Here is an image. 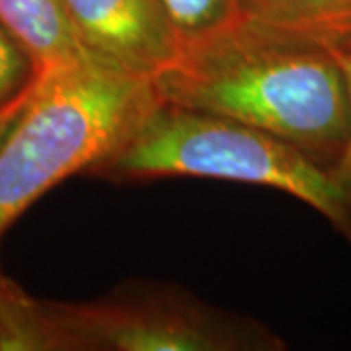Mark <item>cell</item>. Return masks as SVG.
<instances>
[{
    "mask_svg": "<svg viewBox=\"0 0 351 351\" xmlns=\"http://www.w3.org/2000/svg\"><path fill=\"white\" fill-rule=\"evenodd\" d=\"M156 101L151 80L94 61L41 73L0 141V234L64 178L88 174Z\"/></svg>",
    "mask_w": 351,
    "mask_h": 351,
    "instance_id": "obj_4",
    "label": "cell"
},
{
    "mask_svg": "<svg viewBox=\"0 0 351 351\" xmlns=\"http://www.w3.org/2000/svg\"><path fill=\"white\" fill-rule=\"evenodd\" d=\"M151 84L158 100L256 127L328 172L348 147L343 66L324 51L246 18L182 45Z\"/></svg>",
    "mask_w": 351,
    "mask_h": 351,
    "instance_id": "obj_1",
    "label": "cell"
},
{
    "mask_svg": "<svg viewBox=\"0 0 351 351\" xmlns=\"http://www.w3.org/2000/svg\"><path fill=\"white\" fill-rule=\"evenodd\" d=\"M160 4L174 25L180 47L240 18L237 0H160Z\"/></svg>",
    "mask_w": 351,
    "mask_h": 351,
    "instance_id": "obj_8",
    "label": "cell"
},
{
    "mask_svg": "<svg viewBox=\"0 0 351 351\" xmlns=\"http://www.w3.org/2000/svg\"><path fill=\"white\" fill-rule=\"evenodd\" d=\"M0 24L32 55L39 75L88 61L64 0H0Z\"/></svg>",
    "mask_w": 351,
    "mask_h": 351,
    "instance_id": "obj_7",
    "label": "cell"
},
{
    "mask_svg": "<svg viewBox=\"0 0 351 351\" xmlns=\"http://www.w3.org/2000/svg\"><path fill=\"white\" fill-rule=\"evenodd\" d=\"M239 16L351 61V0H237Z\"/></svg>",
    "mask_w": 351,
    "mask_h": 351,
    "instance_id": "obj_6",
    "label": "cell"
},
{
    "mask_svg": "<svg viewBox=\"0 0 351 351\" xmlns=\"http://www.w3.org/2000/svg\"><path fill=\"white\" fill-rule=\"evenodd\" d=\"M88 174L112 182L182 176L265 186L306 203L351 240L346 199L332 172L265 131L158 96L129 135Z\"/></svg>",
    "mask_w": 351,
    "mask_h": 351,
    "instance_id": "obj_3",
    "label": "cell"
},
{
    "mask_svg": "<svg viewBox=\"0 0 351 351\" xmlns=\"http://www.w3.org/2000/svg\"><path fill=\"white\" fill-rule=\"evenodd\" d=\"M90 61L117 75L152 80L172 63L180 39L160 0H64Z\"/></svg>",
    "mask_w": 351,
    "mask_h": 351,
    "instance_id": "obj_5",
    "label": "cell"
},
{
    "mask_svg": "<svg viewBox=\"0 0 351 351\" xmlns=\"http://www.w3.org/2000/svg\"><path fill=\"white\" fill-rule=\"evenodd\" d=\"M343 71H346V78H348V92H350V138H348V147L346 152L341 156L339 164L332 170V176L336 180V184L343 193V199H346V207H348V217H350L351 225V61L343 64Z\"/></svg>",
    "mask_w": 351,
    "mask_h": 351,
    "instance_id": "obj_10",
    "label": "cell"
},
{
    "mask_svg": "<svg viewBox=\"0 0 351 351\" xmlns=\"http://www.w3.org/2000/svg\"><path fill=\"white\" fill-rule=\"evenodd\" d=\"M38 76L39 71L32 55L0 24V108L27 92Z\"/></svg>",
    "mask_w": 351,
    "mask_h": 351,
    "instance_id": "obj_9",
    "label": "cell"
},
{
    "mask_svg": "<svg viewBox=\"0 0 351 351\" xmlns=\"http://www.w3.org/2000/svg\"><path fill=\"white\" fill-rule=\"evenodd\" d=\"M283 339L248 316L174 289H135L92 302L29 297L0 277L2 351H276Z\"/></svg>",
    "mask_w": 351,
    "mask_h": 351,
    "instance_id": "obj_2",
    "label": "cell"
},
{
    "mask_svg": "<svg viewBox=\"0 0 351 351\" xmlns=\"http://www.w3.org/2000/svg\"><path fill=\"white\" fill-rule=\"evenodd\" d=\"M0 276H2V274H0Z\"/></svg>",
    "mask_w": 351,
    "mask_h": 351,
    "instance_id": "obj_12",
    "label": "cell"
},
{
    "mask_svg": "<svg viewBox=\"0 0 351 351\" xmlns=\"http://www.w3.org/2000/svg\"><path fill=\"white\" fill-rule=\"evenodd\" d=\"M32 90H34V86L29 88L27 92H24L20 98H16L14 101H10L8 106L0 108V141L6 137V133L10 131V127L14 125V121L20 117V113L24 112L25 104H27V98H29Z\"/></svg>",
    "mask_w": 351,
    "mask_h": 351,
    "instance_id": "obj_11",
    "label": "cell"
}]
</instances>
